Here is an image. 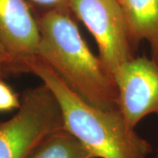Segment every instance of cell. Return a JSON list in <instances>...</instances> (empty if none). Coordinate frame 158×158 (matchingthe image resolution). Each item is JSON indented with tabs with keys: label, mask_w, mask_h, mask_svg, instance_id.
Returning a JSON list of instances; mask_svg holds the SVG:
<instances>
[{
	"label": "cell",
	"mask_w": 158,
	"mask_h": 158,
	"mask_svg": "<svg viewBox=\"0 0 158 158\" xmlns=\"http://www.w3.org/2000/svg\"><path fill=\"white\" fill-rule=\"evenodd\" d=\"M70 11H49L37 17L41 58L85 101L105 110H118L113 74L89 48Z\"/></svg>",
	"instance_id": "6da1fadb"
},
{
	"label": "cell",
	"mask_w": 158,
	"mask_h": 158,
	"mask_svg": "<svg viewBox=\"0 0 158 158\" xmlns=\"http://www.w3.org/2000/svg\"><path fill=\"white\" fill-rule=\"evenodd\" d=\"M28 73L37 76L55 95L64 128L94 158H148L151 144L130 127L119 110L96 107L74 92L39 56L27 62Z\"/></svg>",
	"instance_id": "7a4b0ae2"
},
{
	"label": "cell",
	"mask_w": 158,
	"mask_h": 158,
	"mask_svg": "<svg viewBox=\"0 0 158 158\" xmlns=\"http://www.w3.org/2000/svg\"><path fill=\"white\" fill-rule=\"evenodd\" d=\"M64 128L59 103L44 84L23 91L20 106L0 123V158H25L44 137Z\"/></svg>",
	"instance_id": "3957f363"
},
{
	"label": "cell",
	"mask_w": 158,
	"mask_h": 158,
	"mask_svg": "<svg viewBox=\"0 0 158 158\" xmlns=\"http://www.w3.org/2000/svg\"><path fill=\"white\" fill-rule=\"evenodd\" d=\"M69 11L93 35L98 56L113 77L124 63L135 57L138 47L118 0H71Z\"/></svg>",
	"instance_id": "277c9868"
},
{
	"label": "cell",
	"mask_w": 158,
	"mask_h": 158,
	"mask_svg": "<svg viewBox=\"0 0 158 158\" xmlns=\"http://www.w3.org/2000/svg\"><path fill=\"white\" fill-rule=\"evenodd\" d=\"M118 110L130 127L149 114L158 115V59L135 56L114 74Z\"/></svg>",
	"instance_id": "5b68a950"
},
{
	"label": "cell",
	"mask_w": 158,
	"mask_h": 158,
	"mask_svg": "<svg viewBox=\"0 0 158 158\" xmlns=\"http://www.w3.org/2000/svg\"><path fill=\"white\" fill-rule=\"evenodd\" d=\"M0 39L18 73H28L27 62L37 56L40 34L26 0H0Z\"/></svg>",
	"instance_id": "8992f818"
},
{
	"label": "cell",
	"mask_w": 158,
	"mask_h": 158,
	"mask_svg": "<svg viewBox=\"0 0 158 158\" xmlns=\"http://www.w3.org/2000/svg\"><path fill=\"white\" fill-rule=\"evenodd\" d=\"M124 12L134 42L145 40L151 57L158 59V0H118Z\"/></svg>",
	"instance_id": "52a82bcc"
},
{
	"label": "cell",
	"mask_w": 158,
	"mask_h": 158,
	"mask_svg": "<svg viewBox=\"0 0 158 158\" xmlns=\"http://www.w3.org/2000/svg\"><path fill=\"white\" fill-rule=\"evenodd\" d=\"M25 158H94L91 153L65 128L44 137Z\"/></svg>",
	"instance_id": "ba28073f"
},
{
	"label": "cell",
	"mask_w": 158,
	"mask_h": 158,
	"mask_svg": "<svg viewBox=\"0 0 158 158\" xmlns=\"http://www.w3.org/2000/svg\"><path fill=\"white\" fill-rule=\"evenodd\" d=\"M20 106V98L3 80H0V112L18 109Z\"/></svg>",
	"instance_id": "9c48e42d"
},
{
	"label": "cell",
	"mask_w": 158,
	"mask_h": 158,
	"mask_svg": "<svg viewBox=\"0 0 158 158\" xmlns=\"http://www.w3.org/2000/svg\"><path fill=\"white\" fill-rule=\"evenodd\" d=\"M27 4L43 9V12L49 11H69L71 0H26ZM40 13V14H41Z\"/></svg>",
	"instance_id": "30bf717a"
},
{
	"label": "cell",
	"mask_w": 158,
	"mask_h": 158,
	"mask_svg": "<svg viewBox=\"0 0 158 158\" xmlns=\"http://www.w3.org/2000/svg\"><path fill=\"white\" fill-rule=\"evenodd\" d=\"M8 74H17L16 66L0 39V80Z\"/></svg>",
	"instance_id": "8fae6325"
},
{
	"label": "cell",
	"mask_w": 158,
	"mask_h": 158,
	"mask_svg": "<svg viewBox=\"0 0 158 158\" xmlns=\"http://www.w3.org/2000/svg\"><path fill=\"white\" fill-rule=\"evenodd\" d=\"M155 158H158V147H157V149H156V156H155Z\"/></svg>",
	"instance_id": "7c38bea8"
}]
</instances>
